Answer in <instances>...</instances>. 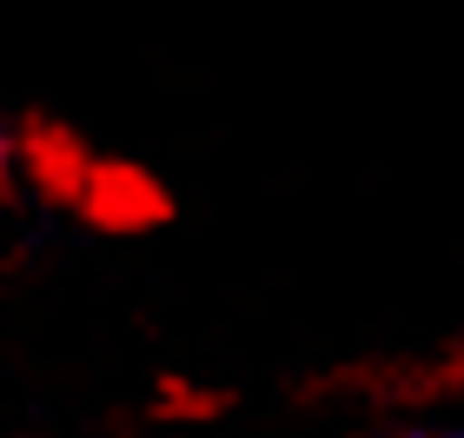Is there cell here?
Wrapping results in <instances>:
<instances>
[{
  "mask_svg": "<svg viewBox=\"0 0 464 438\" xmlns=\"http://www.w3.org/2000/svg\"><path fill=\"white\" fill-rule=\"evenodd\" d=\"M392 438H464V425H411V432H392Z\"/></svg>",
  "mask_w": 464,
  "mask_h": 438,
  "instance_id": "obj_1",
  "label": "cell"
},
{
  "mask_svg": "<svg viewBox=\"0 0 464 438\" xmlns=\"http://www.w3.org/2000/svg\"><path fill=\"white\" fill-rule=\"evenodd\" d=\"M7 166H14V127L0 120V180H7Z\"/></svg>",
  "mask_w": 464,
  "mask_h": 438,
  "instance_id": "obj_2",
  "label": "cell"
}]
</instances>
